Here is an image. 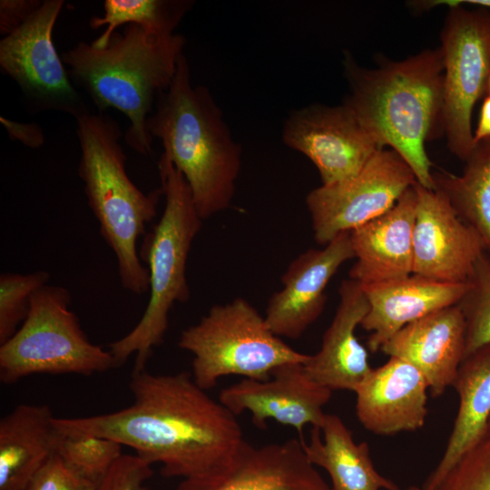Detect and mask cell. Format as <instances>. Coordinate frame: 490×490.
I'll return each mask as SVG.
<instances>
[{"label":"cell","mask_w":490,"mask_h":490,"mask_svg":"<svg viewBox=\"0 0 490 490\" xmlns=\"http://www.w3.org/2000/svg\"><path fill=\"white\" fill-rule=\"evenodd\" d=\"M133 403L118 411L83 417H54L64 436L106 437L132 448L165 476L204 473L230 456L245 440L241 426L220 401L191 377L132 370Z\"/></svg>","instance_id":"cell-1"},{"label":"cell","mask_w":490,"mask_h":490,"mask_svg":"<svg viewBox=\"0 0 490 490\" xmlns=\"http://www.w3.org/2000/svg\"><path fill=\"white\" fill-rule=\"evenodd\" d=\"M344 68L351 89L344 104L383 147L406 161L418 184L435 190L425 143L444 133L441 49L386 61L376 69L362 68L347 55Z\"/></svg>","instance_id":"cell-2"},{"label":"cell","mask_w":490,"mask_h":490,"mask_svg":"<svg viewBox=\"0 0 490 490\" xmlns=\"http://www.w3.org/2000/svg\"><path fill=\"white\" fill-rule=\"evenodd\" d=\"M146 129L162 142V156L183 175L202 220L230 207L240 172L241 147L210 90L192 84L184 54Z\"/></svg>","instance_id":"cell-3"},{"label":"cell","mask_w":490,"mask_h":490,"mask_svg":"<svg viewBox=\"0 0 490 490\" xmlns=\"http://www.w3.org/2000/svg\"><path fill=\"white\" fill-rule=\"evenodd\" d=\"M186 39L160 35L137 24L116 31L106 47L78 42L62 54L70 78L91 97L99 112L113 108L130 121L124 142L142 155L152 152L146 123L161 93L171 85Z\"/></svg>","instance_id":"cell-4"},{"label":"cell","mask_w":490,"mask_h":490,"mask_svg":"<svg viewBox=\"0 0 490 490\" xmlns=\"http://www.w3.org/2000/svg\"><path fill=\"white\" fill-rule=\"evenodd\" d=\"M81 157L78 175L102 238L113 251L120 282L135 295L149 290L150 276L137 250L157 215L162 188L144 193L130 179L119 123L103 113L76 119Z\"/></svg>","instance_id":"cell-5"},{"label":"cell","mask_w":490,"mask_h":490,"mask_svg":"<svg viewBox=\"0 0 490 490\" xmlns=\"http://www.w3.org/2000/svg\"><path fill=\"white\" fill-rule=\"evenodd\" d=\"M158 169L164 210L158 222L143 236L139 252L149 271V301L135 327L109 345L116 367L135 355L133 370L144 369L153 348L162 343L173 305L190 298L187 260L202 223L181 172L163 156Z\"/></svg>","instance_id":"cell-6"},{"label":"cell","mask_w":490,"mask_h":490,"mask_svg":"<svg viewBox=\"0 0 490 490\" xmlns=\"http://www.w3.org/2000/svg\"><path fill=\"white\" fill-rule=\"evenodd\" d=\"M178 346L193 356L191 377L204 390L229 375L267 380L278 367L305 364L310 358L276 336L265 318L242 298L211 307L181 332Z\"/></svg>","instance_id":"cell-7"},{"label":"cell","mask_w":490,"mask_h":490,"mask_svg":"<svg viewBox=\"0 0 490 490\" xmlns=\"http://www.w3.org/2000/svg\"><path fill=\"white\" fill-rule=\"evenodd\" d=\"M72 296L46 284L32 297L29 313L0 345V379L11 385L34 374L92 376L116 368L109 350L93 344L71 310Z\"/></svg>","instance_id":"cell-8"},{"label":"cell","mask_w":490,"mask_h":490,"mask_svg":"<svg viewBox=\"0 0 490 490\" xmlns=\"http://www.w3.org/2000/svg\"><path fill=\"white\" fill-rule=\"evenodd\" d=\"M444 134L449 151L466 162L475 147L472 113L488 94L490 13L451 6L441 32Z\"/></svg>","instance_id":"cell-9"},{"label":"cell","mask_w":490,"mask_h":490,"mask_svg":"<svg viewBox=\"0 0 490 490\" xmlns=\"http://www.w3.org/2000/svg\"><path fill=\"white\" fill-rule=\"evenodd\" d=\"M64 0H44L17 30L0 41L1 71L15 81L34 111H56L76 119L89 112L71 83L53 31Z\"/></svg>","instance_id":"cell-10"},{"label":"cell","mask_w":490,"mask_h":490,"mask_svg":"<svg viewBox=\"0 0 490 490\" xmlns=\"http://www.w3.org/2000/svg\"><path fill=\"white\" fill-rule=\"evenodd\" d=\"M416 182L397 152L379 150L356 175L309 192L306 204L316 241L325 246L340 233L381 216Z\"/></svg>","instance_id":"cell-11"},{"label":"cell","mask_w":490,"mask_h":490,"mask_svg":"<svg viewBox=\"0 0 490 490\" xmlns=\"http://www.w3.org/2000/svg\"><path fill=\"white\" fill-rule=\"evenodd\" d=\"M282 141L304 154L317 168L322 185L356 175L383 149L346 104H310L290 113Z\"/></svg>","instance_id":"cell-12"},{"label":"cell","mask_w":490,"mask_h":490,"mask_svg":"<svg viewBox=\"0 0 490 490\" xmlns=\"http://www.w3.org/2000/svg\"><path fill=\"white\" fill-rule=\"evenodd\" d=\"M413 274L449 283H466L486 251L479 233L456 213L446 194L415 184Z\"/></svg>","instance_id":"cell-13"},{"label":"cell","mask_w":490,"mask_h":490,"mask_svg":"<svg viewBox=\"0 0 490 490\" xmlns=\"http://www.w3.org/2000/svg\"><path fill=\"white\" fill-rule=\"evenodd\" d=\"M176 490H331L300 439L255 446L244 440L226 460L183 478Z\"/></svg>","instance_id":"cell-14"},{"label":"cell","mask_w":490,"mask_h":490,"mask_svg":"<svg viewBox=\"0 0 490 490\" xmlns=\"http://www.w3.org/2000/svg\"><path fill=\"white\" fill-rule=\"evenodd\" d=\"M331 395L308 376L302 363H289L275 368L267 380L243 378L222 389L219 401L235 416L250 413L258 428L272 419L296 428L302 439L306 425L321 428L323 407Z\"/></svg>","instance_id":"cell-15"},{"label":"cell","mask_w":490,"mask_h":490,"mask_svg":"<svg viewBox=\"0 0 490 490\" xmlns=\"http://www.w3.org/2000/svg\"><path fill=\"white\" fill-rule=\"evenodd\" d=\"M354 258L349 231L321 250L311 249L294 259L281 278L283 288L268 301L265 319L278 337L297 339L321 315L326 288L338 270Z\"/></svg>","instance_id":"cell-16"},{"label":"cell","mask_w":490,"mask_h":490,"mask_svg":"<svg viewBox=\"0 0 490 490\" xmlns=\"http://www.w3.org/2000/svg\"><path fill=\"white\" fill-rule=\"evenodd\" d=\"M428 389L415 366L389 357L384 365L372 368L355 390L358 421L378 436L417 430L427 416Z\"/></svg>","instance_id":"cell-17"},{"label":"cell","mask_w":490,"mask_h":490,"mask_svg":"<svg viewBox=\"0 0 490 490\" xmlns=\"http://www.w3.org/2000/svg\"><path fill=\"white\" fill-rule=\"evenodd\" d=\"M466 326L458 305L441 309L413 321L380 348L389 357L415 366L438 397L453 387L466 353Z\"/></svg>","instance_id":"cell-18"},{"label":"cell","mask_w":490,"mask_h":490,"mask_svg":"<svg viewBox=\"0 0 490 490\" xmlns=\"http://www.w3.org/2000/svg\"><path fill=\"white\" fill-rule=\"evenodd\" d=\"M415 184L388 211L349 231L357 260L349 270V279L368 286L413 274V230L417 204Z\"/></svg>","instance_id":"cell-19"},{"label":"cell","mask_w":490,"mask_h":490,"mask_svg":"<svg viewBox=\"0 0 490 490\" xmlns=\"http://www.w3.org/2000/svg\"><path fill=\"white\" fill-rule=\"evenodd\" d=\"M339 303L320 349L303 364L308 376L330 390L355 392L371 371L368 353L356 337L368 311L362 285L351 279L339 286Z\"/></svg>","instance_id":"cell-20"},{"label":"cell","mask_w":490,"mask_h":490,"mask_svg":"<svg viewBox=\"0 0 490 490\" xmlns=\"http://www.w3.org/2000/svg\"><path fill=\"white\" fill-rule=\"evenodd\" d=\"M362 287L369 308L360 326L371 332L367 346L374 353L406 325L457 305L466 283L442 282L411 274Z\"/></svg>","instance_id":"cell-21"},{"label":"cell","mask_w":490,"mask_h":490,"mask_svg":"<svg viewBox=\"0 0 490 490\" xmlns=\"http://www.w3.org/2000/svg\"><path fill=\"white\" fill-rule=\"evenodd\" d=\"M47 405L20 404L0 420V490H26L62 434Z\"/></svg>","instance_id":"cell-22"},{"label":"cell","mask_w":490,"mask_h":490,"mask_svg":"<svg viewBox=\"0 0 490 490\" xmlns=\"http://www.w3.org/2000/svg\"><path fill=\"white\" fill-rule=\"evenodd\" d=\"M459 407L443 456L423 488L436 485L485 437L490 418V344L462 361L454 382Z\"/></svg>","instance_id":"cell-23"},{"label":"cell","mask_w":490,"mask_h":490,"mask_svg":"<svg viewBox=\"0 0 490 490\" xmlns=\"http://www.w3.org/2000/svg\"><path fill=\"white\" fill-rule=\"evenodd\" d=\"M309 461L327 471L331 490H400L375 468L368 443H356L342 419L326 414L321 428L300 439Z\"/></svg>","instance_id":"cell-24"},{"label":"cell","mask_w":490,"mask_h":490,"mask_svg":"<svg viewBox=\"0 0 490 490\" xmlns=\"http://www.w3.org/2000/svg\"><path fill=\"white\" fill-rule=\"evenodd\" d=\"M461 175L433 173L436 189L482 237L490 254V137L476 142Z\"/></svg>","instance_id":"cell-25"},{"label":"cell","mask_w":490,"mask_h":490,"mask_svg":"<svg viewBox=\"0 0 490 490\" xmlns=\"http://www.w3.org/2000/svg\"><path fill=\"white\" fill-rule=\"evenodd\" d=\"M193 5L191 0H105L103 15L93 16L89 22L93 29H105L91 44L98 49L106 47L117 28L128 24L160 35L173 34Z\"/></svg>","instance_id":"cell-26"},{"label":"cell","mask_w":490,"mask_h":490,"mask_svg":"<svg viewBox=\"0 0 490 490\" xmlns=\"http://www.w3.org/2000/svg\"><path fill=\"white\" fill-rule=\"evenodd\" d=\"M466 326L465 358L490 344V254L485 251L476 260L457 304Z\"/></svg>","instance_id":"cell-27"},{"label":"cell","mask_w":490,"mask_h":490,"mask_svg":"<svg viewBox=\"0 0 490 490\" xmlns=\"http://www.w3.org/2000/svg\"><path fill=\"white\" fill-rule=\"evenodd\" d=\"M122 446L102 436L62 435L56 454L77 474L99 485L122 455Z\"/></svg>","instance_id":"cell-28"},{"label":"cell","mask_w":490,"mask_h":490,"mask_svg":"<svg viewBox=\"0 0 490 490\" xmlns=\"http://www.w3.org/2000/svg\"><path fill=\"white\" fill-rule=\"evenodd\" d=\"M50 274L5 272L0 275V345L8 340L26 318L32 297L46 285Z\"/></svg>","instance_id":"cell-29"},{"label":"cell","mask_w":490,"mask_h":490,"mask_svg":"<svg viewBox=\"0 0 490 490\" xmlns=\"http://www.w3.org/2000/svg\"><path fill=\"white\" fill-rule=\"evenodd\" d=\"M422 490H490V442L485 438L436 485Z\"/></svg>","instance_id":"cell-30"},{"label":"cell","mask_w":490,"mask_h":490,"mask_svg":"<svg viewBox=\"0 0 490 490\" xmlns=\"http://www.w3.org/2000/svg\"><path fill=\"white\" fill-rule=\"evenodd\" d=\"M152 466L137 455L122 454L96 490H147L146 482L153 473Z\"/></svg>","instance_id":"cell-31"},{"label":"cell","mask_w":490,"mask_h":490,"mask_svg":"<svg viewBox=\"0 0 490 490\" xmlns=\"http://www.w3.org/2000/svg\"><path fill=\"white\" fill-rule=\"evenodd\" d=\"M98 485L83 477L57 455L39 470L26 490H96Z\"/></svg>","instance_id":"cell-32"},{"label":"cell","mask_w":490,"mask_h":490,"mask_svg":"<svg viewBox=\"0 0 490 490\" xmlns=\"http://www.w3.org/2000/svg\"><path fill=\"white\" fill-rule=\"evenodd\" d=\"M43 1L1 0L0 34L6 36L21 27L40 8Z\"/></svg>","instance_id":"cell-33"},{"label":"cell","mask_w":490,"mask_h":490,"mask_svg":"<svg viewBox=\"0 0 490 490\" xmlns=\"http://www.w3.org/2000/svg\"><path fill=\"white\" fill-rule=\"evenodd\" d=\"M0 122L11 139L18 140L28 147L38 148L44 142L42 129L35 123H21L3 116L0 117Z\"/></svg>","instance_id":"cell-34"},{"label":"cell","mask_w":490,"mask_h":490,"mask_svg":"<svg viewBox=\"0 0 490 490\" xmlns=\"http://www.w3.org/2000/svg\"><path fill=\"white\" fill-rule=\"evenodd\" d=\"M490 137V94H487L482 103L479 121L474 132L475 144L483 139Z\"/></svg>","instance_id":"cell-35"},{"label":"cell","mask_w":490,"mask_h":490,"mask_svg":"<svg viewBox=\"0 0 490 490\" xmlns=\"http://www.w3.org/2000/svg\"><path fill=\"white\" fill-rule=\"evenodd\" d=\"M421 5H424L426 8L434 7L436 5H447L449 7L459 5L463 4H471L476 5L483 7L490 8V0H433V1H424L420 2Z\"/></svg>","instance_id":"cell-36"},{"label":"cell","mask_w":490,"mask_h":490,"mask_svg":"<svg viewBox=\"0 0 490 490\" xmlns=\"http://www.w3.org/2000/svg\"><path fill=\"white\" fill-rule=\"evenodd\" d=\"M485 438L490 442V418H489V421H488V424H487V428H486L485 437Z\"/></svg>","instance_id":"cell-37"},{"label":"cell","mask_w":490,"mask_h":490,"mask_svg":"<svg viewBox=\"0 0 490 490\" xmlns=\"http://www.w3.org/2000/svg\"><path fill=\"white\" fill-rule=\"evenodd\" d=\"M406 490H420L418 487L415 486V485H411L409 487H407Z\"/></svg>","instance_id":"cell-38"},{"label":"cell","mask_w":490,"mask_h":490,"mask_svg":"<svg viewBox=\"0 0 490 490\" xmlns=\"http://www.w3.org/2000/svg\"><path fill=\"white\" fill-rule=\"evenodd\" d=\"M488 94H490V78H489V81H488Z\"/></svg>","instance_id":"cell-39"}]
</instances>
